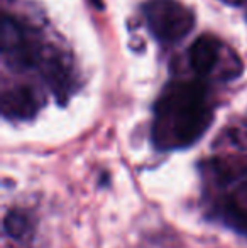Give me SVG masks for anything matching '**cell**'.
Segmentation results:
<instances>
[{
    "label": "cell",
    "instance_id": "1",
    "mask_svg": "<svg viewBox=\"0 0 247 248\" xmlns=\"http://www.w3.org/2000/svg\"><path fill=\"white\" fill-rule=\"evenodd\" d=\"M214 120L203 79L171 81L154 105L152 142L161 150L185 149L198 142Z\"/></svg>",
    "mask_w": 247,
    "mask_h": 248
},
{
    "label": "cell",
    "instance_id": "2",
    "mask_svg": "<svg viewBox=\"0 0 247 248\" xmlns=\"http://www.w3.org/2000/svg\"><path fill=\"white\" fill-rule=\"evenodd\" d=\"M142 16L151 34L163 44L185 39L195 27V16L180 0H146Z\"/></svg>",
    "mask_w": 247,
    "mask_h": 248
},
{
    "label": "cell",
    "instance_id": "3",
    "mask_svg": "<svg viewBox=\"0 0 247 248\" xmlns=\"http://www.w3.org/2000/svg\"><path fill=\"white\" fill-rule=\"evenodd\" d=\"M234 51L227 49L218 37L212 34H203L191 44L188 56H190L191 69L201 79L208 76H218L222 79H234L242 73V62L235 56L231 61L224 59L231 58Z\"/></svg>",
    "mask_w": 247,
    "mask_h": 248
},
{
    "label": "cell",
    "instance_id": "4",
    "mask_svg": "<svg viewBox=\"0 0 247 248\" xmlns=\"http://www.w3.org/2000/svg\"><path fill=\"white\" fill-rule=\"evenodd\" d=\"M44 46L36 32L20 20L5 16L2 20V54L16 69L36 68Z\"/></svg>",
    "mask_w": 247,
    "mask_h": 248
},
{
    "label": "cell",
    "instance_id": "5",
    "mask_svg": "<svg viewBox=\"0 0 247 248\" xmlns=\"http://www.w3.org/2000/svg\"><path fill=\"white\" fill-rule=\"evenodd\" d=\"M36 68L39 69L46 85L51 88L58 101L65 105L76 86L75 75H73V68L69 64L68 56L54 49V47L44 46Z\"/></svg>",
    "mask_w": 247,
    "mask_h": 248
},
{
    "label": "cell",
    "instance_id": "6",
    "mask_svg": "<svg viewBox=\"0 0 247 248\" xmlns=\"http://www.w3.org/2000/svg\"><path fill=\"white\" fill-rule=\"evenodd\" d=\"M43 98L36 88L17 85L2 93V113L10 120H29L39 111Z\"/></svg>",
    "mask_w": 247,
    "mask_h": 248
},
{
    "label": "cell",
    "instance_id": "7",
    "mask_svg": "<svg viewBox=\"0 0 247 248\" xmlns=\"http://www.w3.org/2000/svg\"><path fill=\"white\" fill-rule=\"evenodd\" d=\"M34 232H36V223L33 216L24 209L14 208L3 218V233L12 242L27 245V242H33Z\"/></svg>",
    "mask_w": 247,
    "mask_h": 248
},
{
    "label": "cell",
    "instance_id": "8",
    "mask_svg": "<svg viewBox=\"0 0 247 248\" xmlns=\"http://www.w3.org/2000/svg\"><path fill=\"white\" fill-rule=\"evenodd\" d=\"M224 213H225L227 221L231 223L237 232L247 235V211L235 201V199H229V201L225 202Z\"/></svg>",
    "mask_w": 247,
    "mask_h": 248
}]
</instances>
